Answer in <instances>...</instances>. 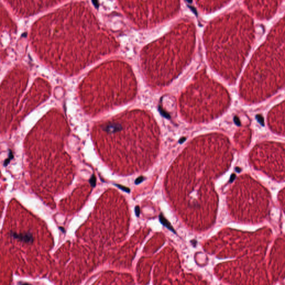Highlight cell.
I'll use <instances>...</instances> for the list:
<instances>
[{"instance_id": "obj_1", "label": "cell", "mask_w": 285, "mask_h": 285, "mask_svg": "<svg viewBox=\"0 0 285 285\" xmlns=\"http://www.w3.org/2000/svg\"><path fill=\"white\" fill-rule=\"evenodd\" d=\"M231 104L223 86L202 71L184 89L179 98L182 116L191 123H203L221 116Z\"/></svg>"}, {"instance_id": "obj_2", "label": "cell", "mask_w": 285, "mask_h": 285, "mask_svg": "<svg viewBox=\"0 0 285 285\" xmlns=\"http://www.w3.org/2000/svg\"><path fill=\"white\" fill-rule=\"evenodd\" d=\"M254 164L269 168L285 167V143L266 141L256 145L250 153Z\"/></svg>"}, {"instance_id": "obj_3", "label": "cell", "mask_w": 285, "mask_h": 285, "mask_svg": "<svg viewBox=\"0 0 285 285\" xmlns=\"http://www.w3.org/2000/svg\"><path fill=\"white\" fill-rule=\"evenodd\" d=\"M267 123L273 133L285 136V100L271 109L267 116Z\"/></svg>"}, {"instance_id": "obj_4", "label": "cell", "mask_w": 285, "mask_h": 285, "mask_svg": "<svg viewBox=\"0 0 285 285\" xmlns=\"http://www.w3.org/2000/svg\"><path fill=\"white\" fill-rule=\"evenodd\" d=\"M252 131L248 127H242L236 132L234 141L235 147L239 150L246 149L250 144Z\"/></svg>"}, {"instance_id": "obj_5", "label": "cell", "mask_w": 285, "mask_h": 285, "mask_svg": "<svg viewBox=\"0 0 285 285\" xmlns=\"http://www.w3.org/2000/svg\"><path fill=\"white\" fill-rule=\"evenodd\" d=\"M10 236L15 239H18L21 241L25 242L27 243H32L33 241V238L31 233H26L17 234L13 232H11Z\"/></svg>"}, {"instance_id": "obj_6", "label": "cell", "mask_w": 285, "mask_h": 285, "mask_svg": "<svg viewBox=\"0 0 285 285\" xmlns=\"http://www.w3.org/2000/svg\"><path fill=\"white\" fill-rule=\"evenodd\" d=\"M159 220H160V222L162 223V224L163 225V226H164L165 227H166L167 228H168L170 231L173 232V233H176V231H175L174 229L173 228V226H172L171 224L170 223V222L168 221V220L164 217V215H163L162 214H160L159 215Z\"/></svg>"}, {"instance_id": "obj_7", "label": "cell", "mask_w": 285, "mask_h": 285, "mask_svg": "<svg viewBox=\"0 0 285 285\" xmlns=\"http://www.w3.org/2000/svg\"><path fill=\"white\" fill-rule=\"evenodd\" d=\"M89 183L90 184V186L92 187H95L96 186V177L95 176L94 174H93L92 175V177H91L90 179H89Z\"/></svg>"}, {"instance_id": "obj_8", "label": "cell", "mask_w": 285, "mask_h": 285, "mask_svg": "<svg viewBox=\"0 0 285 285\" xmlns=\"http://www.w3.org/2000/svg\"><path fill=\"white\" fill-rule=\"evenodd\" d=\"M115 186H116L117 187H118L119 189H120V190H122L125 191V192L129 193L130 191V190L129 188L126 187H125V186H121V185H120V184H115Z\"/></svg>"}, {"instance_id": "obj_9", "label": "cell", "mask_w": 285, "mask_h": 285, "mask_svg": "<svg viewBox=\"0 0 285 285\" xmlns=\"http://www.w3.org/2000/svg\"><path fill=\"white\" fill-rule=\"evenodd\" d=\"M144 179H145L144 177H138V178L135 181V184H140V183H142V182L144 180Z\"/></svg>"}, {"instance_id": "obj_10", "label": "cell", "mask_w": 285, "mask_h": 285, "mask_svg": "<svg viewBox=\"0 0 285 285\" xmlns=\"http://www.w3.org/2000/svg\"><path fill=\"white\" fill-rule=\"evenodd\" d=\"M135 214L136 215L137 217H139V215L140 214V208L139 206H136L135 208Z\"/></svg>"}, {"instance_id": "obj_11", "label": "cell", "mask_w": 285, "mask_h": 285, "mask_svg": "<svg viewBox=\"0 0 285 285\" xmlns=\"http://www.w3.org/2000/svg\"><path fill=\"white\" fill-rule=\"evenodd\" d=\"M59 228L61 230V231H62V232H65V229H64V228H63V227H59Z\"/></svg>"}]
</instances>
